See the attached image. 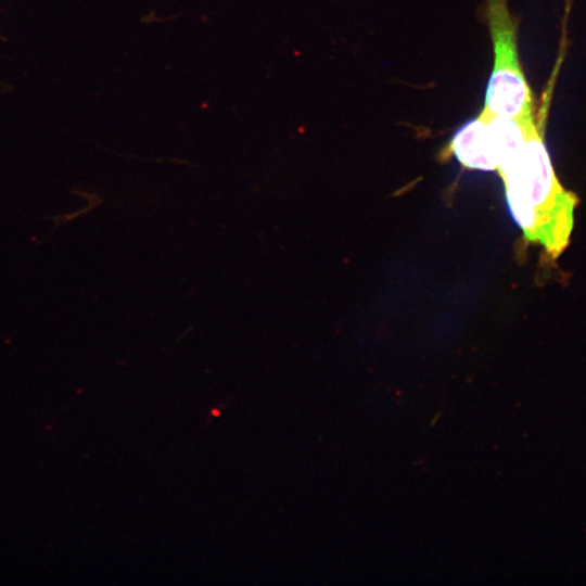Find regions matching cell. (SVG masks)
<instances>
[{
	"label": "cell",
	"instance_id": "3957f363",
	"mask_svg": "<svg viewBox=\"0 0 586 586\" xmlns=\"http://www.w3.org/2000/svg\"><path fill=\"white\" fill-rule=\"evenodd\" d=\"M444 154L455 155L462 166L497 170L498 163L484 118L479 115L457 130Z\"/></svg>",
	"mask_w": 586,
	"mask_h": 586
},
{
	"label": "cell",
	"instance_id": "7a4b0ae2",
	"mask_svg": "<svg viewBox=\"0 0 586 586\" xmlns=\"http://www.w3.org/2000/svg\"><path fill=\"white\" fill-rule=\"evenodd\" d=\"M486 16L494 49V66L484 110L520 122L535 118L534 100L523 74L517 44V24L507 0H486Z\"/></svg>",
	"mask_w": 586,
	"mask_h": 586
},
{
	"label": "cell",
	"instance_id": "6da1fadb",
	"mask_svg": "<svg viewBox=\"0 0 586 586\" xmlns=\"http://www.w3.org/2000/svg\"><path fill=\"white\" fill-rule=\"evenodd\" d=\"M540 119L528 128L520 152L497 169L510 212L530 241L559 255L573 226L575 198L559 183L546 150Z\"/></svg>",
	"mask_w": 586,
	"mask_h": 586
}]
</instances>
